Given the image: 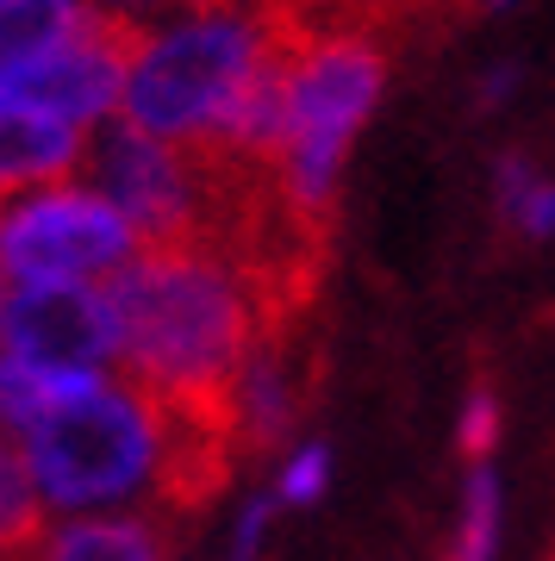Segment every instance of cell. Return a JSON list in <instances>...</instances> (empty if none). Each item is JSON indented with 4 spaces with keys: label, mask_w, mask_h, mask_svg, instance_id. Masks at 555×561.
<instances>
[{
    "label": "cell",
    "mask_w": 555,
    "mask_h": 561,
    "mask_svg": "<svg viewBox=\"0 0 555 561\" xmlns=\"http://www.w3.org/2000/svg\"><path fill=\"white\" fill-rule=\"evenodd\" d=\"M287 50L281 0H213L132 25L120 125L181 150H231Z\"/></svg>",
    "instance_id": "cell-3"
},
{
    "label": "cell",
    "mask_w": 555,
    "mask_h": 561,
    "mask_svg": "<svg viewBox=\"0 0 555 561\" xmlns=\"http://www.w3.org/2000/svg\"><path fill=\"white\" fill-rule=\"evenodd\" d=\"M494 424H499L494 400L475 393V400H468V419H462V449H468V456H487V449H494Z\"/></svg>",
    "instance_id": "cell-17"
},
{
    "label": "cell",
    "mask_w": 555,
    "mask_h": 561,
    "mask_svg": "<svg viewBox=\"0 0 555 561\" xmlns=\"http://www.w3.org/2000/svg\"><path fill=\"white\" fill-rule=\"evenodd\" d=\"M0 350L44 381H94L120 368V319L106 287H13Z\"/></svg>",
    "instance_id": "cell-6"
},
{
    "label": "cell",
    "mask_w": 555,
    "mask_h": 561,
    "mask_svg": "<svg viewBox=\"0 0 555 561\" xmlns=\"http://www.w3.org/2000/svg\"><path fill=\"white\" fill-rule=\"evenodd\" d=\"M294 368H287V350H281V331L250 350L238 387H231V424H238V449H262V443H281L287 424H294Z\"/></svg>",
    "instance_id": "cell-10"
},
{
    "label": "cell",
    "mask_w": 555,
    "mask_h": 561,
    "mask_svg": "<svg viewBox=\"0 0 555 561\" xmlns=\"http://www.w3.org/2000/svg\"><path fill=\"white\" fill-rule=\"evenodd\" d=\"M125 57H132V20L100 7V20L76 44H63L57 57H44L20 81H7L0 88V106L44 113V119H63V125H76V131L94 138V131H106V125L120 119Z\"/></svg>",
    "instance_id": "cell-7"
},
{
    "label": "cell",
    "mask_w": 555,
    "mask_h": 561,
    "mask_svg": "<svg viewBox=\"0 0 555 561\" xmlns=\"http://www.w3.org/2000/svg\"><path fill=\"white\" fill-rule=\"evenodd\" d=\"M81 162H88V131H76L63 119H44V113L0 106V206L13 194L81 175Z\"/></svg>",
    "instance_id": "cell-8"
},
{
    "label": "cell",
    "mask_w": 555,
    "mask_h": 561,
    "mask_svg": "<svg viewBox=\"0 0 555 561\" xmlns=\"http://www.w3.org/2000/svg\"><path fill=\"white\" fill-rule=\"evenodd\" d=\"M269 512H275V493L269 500H250L238 512V537H231V561H250L262 549V530H269Z\"/></svg>",
    "instance_id": "cell-16"
},
{
    "label": "cell",
    "mask_w": 555,
    "mask_h": 561,
    "mask_svg": "<svg viewBox=\"0 0 555 561\" xmlns=\"http://www.w3.org/2000/svg\"><path fill=\"white\" fill-rule=\"evenodd\" d=\"M499 213L524 231V238H550L555 231V181L524 157L499 162Z\"/></svg>",
    "instance_id": "cell-13"
},
{
    "label": "cell",
    "mask_w": 555,
    "mask_h": 561,
    "mask_svg": "<svg viewBox=\"0 0 555 561\" xmlns=\"http://www.w3.org/2000/svg\"><path fill=\"white\" fill-rule=\"evenodd\" d=\"M100 7L132 25H150V20H169V13H188V7H213V0H100Z\"/></svg>",
    "instance_id": "cell-18"
},
{
    "label": "cell",
    "mask_w": 555,
    "mask_h": 561,
    "mask_svg": "<svg viewBox=\"0 0 555 561\" xmlns=\"http://www.w3.org/2000/svg\"><path fill=\"white\" fill-rule=\"evenodd\" d=\"M25 561H169V549H162V530L144 512H125V518L44 524V537L32 542Z\"/></svg>",
    "instance_id": "cell-11"
},
{
    "label": "cell",
    "mask_w": 555,
    "mask_h": 561,
    "mask_svg": "<svg viewBox=\"0 0 555 561\" xmlns=\"http://www.w3.org/2000/svg\"><path fill=\"white\" fill-rule=\"evenodd\" d=\"M475 7H487V13H506V7H512V0H475Z\"/></svg>",
    "instance_id": "cell-21"
},
{
    "label": "cell",
    "mask_w": 555,
    "mask_h": 561,
    "mask_svg": "<svg viewBox=\"0 0 555 561\" xmlns=\"http://www.w3.org/2000/svg\"><path fill=\"white\" fill-rule=\"evenodd\" d=\"M287 13L281 50V144H275V194L306 225H325L343 181V157L369 125L387 88V50L375 20L350 13Z\"/></svg>",
    "instance_id": "cell-4"
},
{
    "label": "cell",
    "mask_w": 555,
    "mask_h": 561,
    "mask_svg": "<svg viewBox=\"0 0 555 561\" xmlns=\"http://www.w3.org/2000/svg\"><path fill=\"white\" fill-rule=\"evenodd\" d=\"M120 319V375L138 381L169 412L231 419V387L275 319L257 280L213 243L138 250L113 287Z\"/></svg>",
    "instance_id": "cell-2"
},
{
    "label": "cell",
    "mask_w": 555,
    "mask_h": 561,
    "mask_svg": "<svg viewBox=\"0 0 555 561\" xmlns=\"http://www.w3.org/2000/svg\"><path fill=\"white\" fill-rule=\"evenodd\" d=\"M100 20V0H0V88L57 57Z\"/></svg>",
    "instance_id": "cell-9"
},
{
    "label": "cell",
    "mask_w": 555,
    "mask_h": 561,
    "mask_svg": "<svg viewBox=\"0 0 555 561\" xmlns=\"http://www.w3.org/2000/svg\"><path fill=\"white\" fill-rule=\"evenodd\" d=\"M281 7H294V13H350V20H375L387 0H281Z\"/></svg>",
    "instance_id": "cell-19"
},
{
    "label": "cell",
    "mask_w": 555,
    "mask_h": 561,
    "mask_svg": "<svg viewBox=\"0 0 555 561\" xmlns=\"http://www.w3.org/2000/svg\"><path fill=\"white\" fill-rule=\"evenodd\" d=\"M44 505L25 481V461H20V443L0 437V561H25L32 542L44 537Z\"/></svg>",
    "instance_id": "cell-12"
},
{
    "label": "cell",
    "mask_w": 555,
    "mask_h": 561,
    "mask_svg": "<svg viewBox=\"0 0 555 561\" xmlns=\"http://www.w3.org/2000/svg\"><path fill=\"white\" fill-rule=\"evenodd\" d=\"M512 88H518V62H494V69L480 76V101H487V106H499L506 94H512Z\"/></svg>",
    "instance_id": "cell-20"
},
{
    "label": "cell",
    "mask_w": 555,
    "mask_h": 561,
    "mask_svg": "<svg viewBox=\"0 0 555 561\" xmlns=\"http://www.w3.org/2000/svg\"><path fill=\"white\" fill-rule=\"evenodd\" d=\"M494 530H499V486L480 468L475 481H468V512H462V537H456V556L450 561H487L494 556Z\"/></svg>",
    "instance_id": "cell-14"
},
{
    "label": "cell",
    "mask_w": 555,
    "mask_h": 561,
    "mask_svg": "<svg viewBox=\"0 0 555 561\" xmlns=\"http://www.w3.org/2000/svg\"><path fill=\"white\" fill-rule=\"evenodd\" d=\"M138 231L94 181H50L0 206L7 287H113L138 262Z\"/></svg>",
    "instance_id": "cell-5"
},
{
    "label": "cell",
    "mask_w": 555,
    "mask_h": 561,
    "mask_svg": "<svg viewBox=\"0 0 555 561\" xmlns=\"http://www.w3.org/2000/svg\"><path fill=\"white\" fill-rule=\"evenodd\" d=\"M7 294H13V287H7V280H0V324H7Z\"/></svg>",
    "instance_id": "cell-22"
},
{
    "label": "cell",
    "mask_w": 555,
    "mask_h": 561,
    "mask_svg": "<svg viewBox=\"0 0 555 561\" xmlns=\"http://www.w3.org/2000/svg\"><path fill=\"white\" fill-rule=\"evenodd\" d=\"M325 474H331V449H325V443H299L294 456L281 461L275 505H313L318 493H325Z\"/></svg>",
    "instance_id": "cell-15"
},
{
    "label": "cell",
    "mask_w": 555,
    "mask_h": 561,
    "mask_svg": "<svg viewBox=\"0 0 555 561\" xmlns=\"http://www.w3.org/2000/svg\"><path fill=\"white\" fill-rule=\"evenodd\" d=\"M238 456V424L169 412L138 381L94 375L63 387L20 437L44 518H125L138 505H200Z\"/></svg>",
    "instance_id": "cell-1"
}]
</instances>
